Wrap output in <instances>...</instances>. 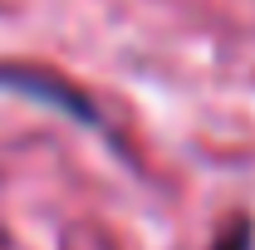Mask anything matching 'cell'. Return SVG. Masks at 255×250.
Listing matches in <instances>:
<instances>
[{"label": "cell", "instance_id": "1", "mask_svg": "<svg viewBox=\"0 0 255 250\" xmlns=\"http://www.w3.org/2000/svg\"><path fill=\"white\" fill-rule=\"evenodd\" d=\"M0 89L5 94H20V98H34V103H44V108H54L64 118H74L79 127H94V132H108L103 123V113H98V103L84 89H74L69 79L59 74H49V69H10V64H0Z\"/></svg>", "mask_w": 255, "mask_h": 250}, {"label": "cell", "instance_id": "2", "mask_svg": "<svg viewBox=\"0 0 255 250\" xmlns=\"http://www.w3.org/2000/svg\"><path fill=\"white\" fill-rule=\"evenodd\" d=\"M206 250H255V216H231Z\"/></svg>", "mask_w": 255, "mask_h": 250}]
</instances>
